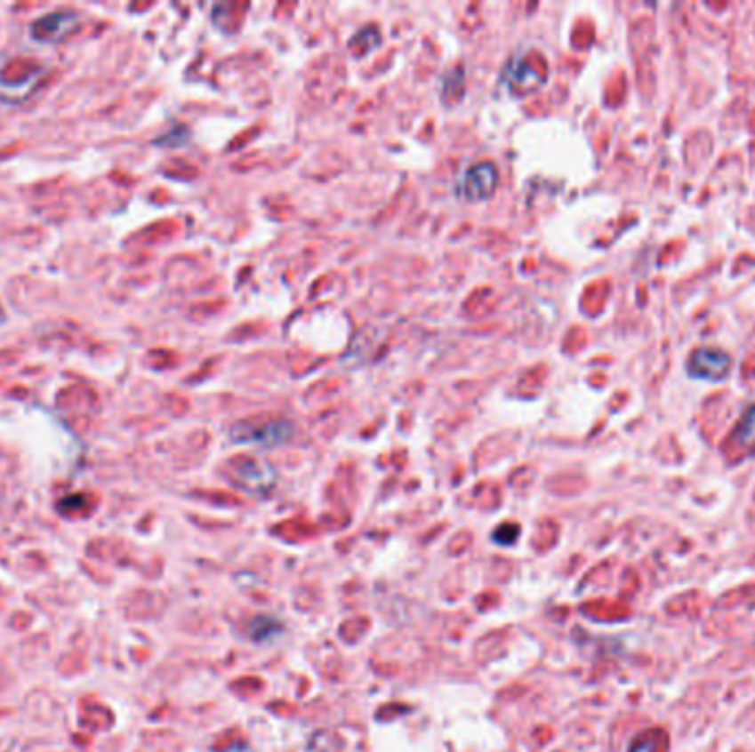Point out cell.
Instances as JSON below:
<instances>
[{"label": "cell", "instance_id": "obj_1", "mask_svg": "<svg viewBox=\"0 0 755 752\" xmlns=\"http://www.w3.org/2000/svg\"><path fill=\"white\" fill-rule=\"evenodd\" d=\"M731 366H734V360L729 353L716 347H700L689 356L687 375L694 380H703V382L720 384L729 378Z\"/></svg>", "mask_w": 755, "mask_h": 752}, {"label": "cell", "instance_id": "obj_2", "mask_svg": "<svg viewBox=\"0 0 755 752\" xmlns=\"http://www.w3.org/2000/svg\"><path fill=\"white\" fill-rule=\"evenodd\" d=\"M80 27V16L68 9L44 13L29 25V38L38 44H60Z\"/></svg>", "mask_w": 755, "mask_h": 752}, {"label": "cell", "instance_id": "obj_3", "mask_svg": "<svg viewBox=\"0 0 755 752\" xmlns=\"http://www.w3.org/2000/svg\"><path fill=\"white\" fill-rule=\"evenodd\" d=\"M500 183V172H497L495 164H475V166L466 168L464 174L457 183V195L466 201H484L493 196Z\"/></svg>", "mask_w": 755, "mask_h": 752}, {"label": "cell", "instance_id": "obj_4", "mask_svg": "<svg viewBox=\"0 0 755 752\" xmlns=\"http://www.w3.org/2000/svg\"><path fill=\"white\" fill-rule=\"evenodd\" d=\"M294 428L287 420H272L265 424H239L232 428V437L239 444H259V446H281L292 437Z\"/></svg>", "mask_w": 755, "mask_h": 752}, {"label": "cell", "instance_id": "obj_5", "mask_svg": "<svg viewBox=\"0 0 755 752\" xmlns=\"http://www.w3.org/2000/svg\"><path fill=\"white\" fill-rule=\"evenodd\" d=\"M542 82H543V76H539L537 68L528 62V58L526 56L512 58L502 73V84L515 95L530 93V91L537 89Z\"/></svg>", "mask_w": 755, "mask_h": 752}, {"label": "cell", "instance_id": "obj_6", "mask_svg": "<svg viewBox=\"0 0 755 752\" xmlns=\"http://www.w3.org/2000/svg\"><path fill=\"white\" fill-rule=\"evenodd\" d=\"M232 466H235L239 479H244L252 488H269V484L274 481V470L263 461L237 460Z\"/></svg>", "mask_w": 755, "mask_h": 752}, {"label": "cell", "instance_id": "obj_7", "mask_svg": "<svg viewBox=\"0 0 755 752\" xmlns=\"http://www.w3.org/2000/svg\"><path fill=\"white\" fill-rule=\"evenodd\" d=\"M735 439L744 446H755V404L744 408L740 415L738 426H735Z\"/></svg>", "mask_w": 755, "mask_h": 752}, {"label": "cell", "instance_id": "obj_8", "mask_svg": "<svg viewBox=\"0 0 755 752\" xmlns=\"http://www.w3.org/2000/svg\"><path fill=\"white\" fill-rule=\"evenodd\" d=\"M378 43H380V31L376 29V27H365V29H360L358 34L351 38L349 47L354 49L358 56H367L369 52H373V49L378 47Z\"/></svg>", "mask_w": 755, "mask_h": 752}, {"label": "cell", "instance_id": "obj_9", "mask_svg": "<svg viewBox=\"0 0 755 752\" xmlns=\"http://www.w3.org/2000/svg\"><path fill=\"white\" fill-rule=\"evenodd\" d=\"M277 631H281V625L274 622L272 618H259V620H254L250 625V637H254L256 642L272 640Z\"/></svg>", "mask_w": 755, "mask_h": 752}, {"label": "cell", "instance_id": "obj_10", "mask_svg": "<svg viewBox=\"0 0 755 752\" xmlns=\"http://www.w3.org/2000/svg\"><path fill=\"white\" fill-rule=\"evenodd\" d=\"M190 137V131L186 126H173L171 132H166L164 137H159L155 144L157 146H181L186 144V140Z\"/></svg>", "mask_w": 755, "mask_h": 752}, {"label": "cell", "instance_id": "obj_11", "mask_svg": "<svg viewBox=\"0 0 755 752\" xmlns=\"http://www.w3.org/2000/svg\"><path fill=\"white\" fill-rule=\"evenodd\" d=\"M86 499L82 497V494H76V497H67L62 499L60 503H58V510L67 512V510H77V508H84Z\"/></svg>", "mask_w": 755, "mask_h": 752}, {"label": "cell", "instance_id": "obj_12", "mask_svg": "<svg viewBox=\"0 0 755 752\" xmlns=\"http://www.w3.org/2000/svg\"><path fill=\"white\" fill-rule=\"evenodd\" d=\"M221 752H252V750H250V746H245V744H235V746H230L228 750H221Z\"/></svg>", "mask_w": 755, "mask_h": 752}, {"label": "cell", "instance_id": "obj_13", "mask_svg": "<svg viewBox=\"0 0 755 752\" xmlns=\"http://www.w3.org/2000/svg\"><path fill=\"white\" fill-rule=\"evenodd\" d=\"M4 318H7V316H4L3 305H0V327H3V324H4Z\"/></svg>", "mask_w": 755, "mask_h": 752}]
</instances>
